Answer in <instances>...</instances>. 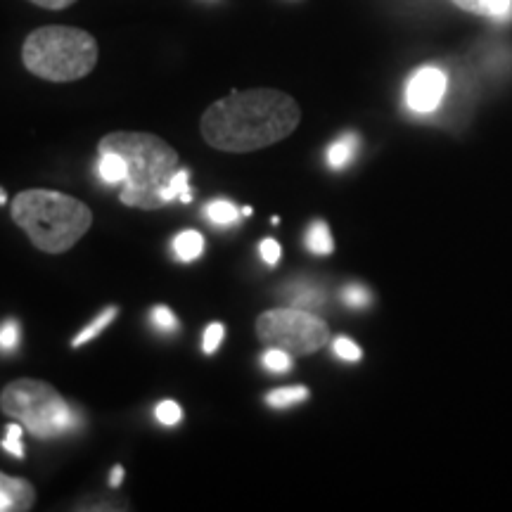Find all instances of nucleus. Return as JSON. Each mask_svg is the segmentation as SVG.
<instances>
[{"instance_id": "obj_22", "label": "nucleus", "mask_w": 512, "mask_h": 512, "mask_svg": "<svg viewBox=\"0 0 512 512\" xmlns=\"http://www.w3.org/2000/svg\"><path fill=\"white\" fill-rule=\"evenodd\" d=\"M155 415H157V420L162 422V425L174 427V425H178V422L183 420V408L178 406L176 401H162V403H159V406H157Z\"/></svg>"}, {"instance_id": "obj_1", "label": "nucleus", "mask_w": 512, "mask_h": 512, "mask_svg": "<svg viewBox=\"0 0 512 512\" xmlns=\"http://www.w3.org/2000/svg\"><path fill=\"white\" fill-rule=\"evenodd\" d=\"M302 110L292 95L275 88L233 91L202 114V138L221 152H254L280 143L299 126Z\"/></svg>"}, {"instance_id": "obj_19", "label": "nucleus", "mask_w": 512, "mask_h": 512, "mask_svg": "<svg viewBox=\"0 0 512 512\" xmlns=\"http://www.w3.org/2000/svg\"><path fill=\"white\" fill-rule=\"evenodd\" d=\"M261 366H264L268 373H287L292 368V354H287L285 349L268 347V351L261 356Z\"/></svg>"}, {"instance_id": "obj_23", "label": "nucleus", "mask_w": 512, "mask_h": 512, "mask_svg": "<svg viewBox=\"0 0 512 512\" xmlns=\"http://www.w3.org/2000/svg\"><path fill=\"white\" fill-rule=\"evenodd\" d=\"M342 299L351 309H363V306L370 304V292L361 285H349L342 290Z\"/></svg>"}, {"instance_id": "obj_29", "label": "nucleus", "mask_w": 512, "mask_h": 512, "mask_svg": "<svg viewBox=\"0 0 512 512\" xmlns=\"http://www.w3.org/2000/svg\"><path fill=\"white\" fill-rule=\"evenodd\" d=\"M121 479H124V467H114L112 470V477H110V484L112 486H119L121 484Z\"/></svg>"}, {"instance_id": "obj_2", "label": "nucleus", "mask_w": 512, "mask_h": 512, "mask_svg": "<svg viewBox=\"0 0 512 512\" xmlns=\"http://www.w3.org/2000/svg\"><path fill=\"white\" fill-rule=\"evenodd\" d=\"M98 152H117L126 162L128 176L121 183L119 200L126 207L155 211L166 207L162 192L178 171V152L152 133L117 131L100 140Z\"/></svg>"}, {"instance_id": "obj_17", "label": "nucleus", "mask_w": 512, "mask_h": 512, "mask_svg": "<svg viewBox=\"0 0 512 512\" xmlns=\"http://www.w3.org/2000/svg\"><path fill=\"white\" fill-rule=\"evenodd\" d=\"M306 399H309V389L306 387H280L273 389L271 394H266V403L271 408H287Z\"/></svg>"}, {"instance_id": "obj_8", "label": "nucleus", "mask_w": 512, "mask_h": 512, "mask_svg": "<svg viewBox=\"0 0 512 512\" xmlns=\"http://www.w3.org/2000/svg\"><path fill=\"white\" fill-rule=\"evenodd\" d=\"M36 503V489L27 479L0 472V512H27Z\"/></svg>"}, {"instance_id": "obj_20", "label": "nucleus", "mask_w": 512, "mask_h": 512, "mask_svg": "<svg viewBox=\"0 0 512 512\" xmlns=\"http://www.w3.org/2000/svg\"><path fill=\"white\" fill-rule=\"evenodd\" d=\"M22 434H24V425H19L17 420H12L10 425H8V430H5V439H3V446L5 451L10 453V456H15V458H19L22 460L24 458V444H22Z\"/></svg>"}, {"instance_id": "obj_3", "label": "nucleus", "mask_w": 512, "mask_h": 512, "mask_svg": "<svg viewBox=\"0 0 512 512\" xmlns=\"http://www.w3.org/2000/svg\"><path fill=\"white\" fill-rule=\"evenodd\" d=\"M12 221L46 254L69 252L93 226V211L55 190H24L12 200Z\"/></svg>"}, {"instance_id": "obj_13", "label": "nucleus", "mask_w": 512, "mask_h": 512, "mask_svg": "<svg viewBox=\"0 0 512 512\" xmlns=\"http://www.w3.org/2000/svg\"><path fill=\"white\" fill-rule=\"evenodd\" d=\"M204 252V238L197 230H185L174 238V254L178 261H195Z\"/></svg>"}, {"instance_id": "obj_12", "label": "nucleus", "mask_w": 512, "mask_h": 512, "mask_svg": "<svg viewBox=\"0 0 512 512\" xmlns=\"http://www.w3.org/2000/svg\"><path fill=\"white\" fill-rule=\"evenodd\" d=\"M98 176H100L102 183H110V185L124 183L126 176H128L126 162L117 155V152H100Z\"/></svg>"}, {"instance_id": "obj_7", "label": "nucleus", "mask_w": 512, "mask_h": 512, "mask_svg": "<svg viewBox=\"0 0 512 512\" xmlns=\"http://www.w3.org/2000/svg\"><path fill=\"white\" fill-rule=\"evenodd\" d=\"M446 74L437 67H422L411 76L406 88V102L413 112L430 114L437 110L446 95Z\"/></svg>"}, {"instance_id": "obj_6", "label": "nucleus", "mask_w": 512, "mask_h": 512, "mask_svg": "<svg viewBox=\"0 0 512 512\" xmlns=\"http://www.w3.org/2000/svg\"><path fill=\"white\" fill-rule=\"evenodd\" d=\"M256 337L266 347L285 349L292 356H309L330 342V328L313 311L285 306L264 311L256 318Z\"/></svg>"}, {"instance_id": "obj_9", "label": "nucleus", "mask_w": 512, "mask_h": 512, "mask_svg": "<svg viewBox=\"0 0 512 512\" xmlns=\"http://www.w3.org/2000/svg\"><path fill=\"white\" fill-rule=\"evenodd\" d=\"M280 297H283V302L294 306V309H304V311H318L320 306L325 304V292L313 283L287 285L285 290L280 292Z\"/></svg>"}, {"instance_id": "obj_14", "label": "nucleus", "mask_w": 512, "mask_h": 512, "mask_svg": "<svg viewBox=\"0 0 512 512\" xmlns=\"http://www.w3.org/2000/svg\"><path fill=\"white\" fill-rule=\"evenodd\" d=\"M306 247L313 254H330L335 249V242H332L330 228L325 221H313L309 230H306Z\"/></svg>"}, {"instance_id": "obj_5", "label": "nucleus", "mask_w": 512, "mask_h": 512, "mask_svg": "<svg viewBox=\"0 0 512 512\" xmlns=\"http://www.w3.org/2000/svg\"><path fill=\"white\" fill-rule=\"evenodd\" d=\"M0 411L24 425L31 437L43 441L62 437L79 425L72 406L62 399L53 384L31 377H19L5 384L0 392Z\"/></svg>"}, {"instance_id": "obj_21", "label": "nucleus", "mask_w": 512, "mask_h": 512, "mask_svg": "<svg viewBox=\"0 0 512 512\" xmlns=\"http://www.w3.org/2000/svg\"><path fill=\"white\" fill-rule=\"evenodd\" d=\"M150 320L157 330L162 332H176L178 330V318L174 316V311L166 309V306H155L150 311Z\"/></svg>"}, {"instance_id": "obj_25", "label": "nucleus", "mask_w": 512, "mask_h": 512, "mask_svg": "<svg viewBox=\"0 0 512 512\" xmlns=\"http://www.w3.org/2000/svg\"><path fill=\"white\" fill-rule=\"evenodd\" d=\"M223 337H226V328H223L221 323H211L209 328L204 330V337H202L204 354H214V351L221 347Z\"/></svg>"}, {"instance_id": "obj_11", "label": "nucleus", "mask_w": 512, "mask_h": 512, "mask_svg": "<svg viewBox=\"0 0 512 512\" xmlns=\"http://www.w3.org/2000/svg\"><path fill=\"white\" fill-rule=\"evenodd\" d=\"M358 152V136H354V133H347V136L337 138L335 143H332L328 147V164L330 169H344V166H349L351 162H354Z\"/></svg>"}, {"instance_id": "obj_30", "label": "nucleus", "mask_w": 512, "mask_h": 512, "mask_svg": "<svg viewBox=\"0 0 512 512\" xmlns=\"http://www.w3.org/2000/svg\"><path fill=\"white\" fill-rule=\"evenodd\" d=\"M5 202H8V197H5V192L0 190V204H5Z\"/></svg>"}, {"instance_id": "obj_18", "label": "nucleus", "mask_w": 512, "mask_h": 512, "mask_svg": "<svg viewBox=\"0 0 512 512\" xmlns=\"http://www.w3.org/2000/svg\"><path fill=\"white\" fill-rule=\"evenodd\" d=\"M117 313H119V311H117V309H114V306H112V309H105V311H102V313H100V316H98V318H95L91 325H86V328H83V330L79 332V335H76V337H74L72 347H74V349H79V347H83V344H88V342H91V339H95V337H98V335H100V332H102V330H105V328H107V325H110L114 318H117Z\"/></svg>"}, {"instance_id": "obj_28", "label": "nucleus", "mask_w": 512, "mask_h": 512, "mask_svg": "<svg viewBox=\"0 0 512 512\" xmlns=\"http://www.w3.org/2000/svg\"><path fill=\"white\" fill-rule=\"evenodd\" d=\"M29 3H34L43 10H64L69 8V5H74L76 0H29Z\"/></svg>"}, {"instance_id": "obj_4", "label": "nucleus", "mask_w": 512, "mask_h": 512, "mask_svg": "<svg viewBox=\"0 0 512 512\" xmlns=\"http://www.w3.org/2000/svg\"><path fill=\"white\" fill-rule=\"evenodd\" d=\"M22 62L43 81H79L98 64V41L76 27H41L24 41Z\"/></svg>"}, {"instance_id": "obj_10", "label": "nucleus", "mask_w": 512, "mask_h": 512, "mask_svg": "<svg viewBox=\"0 0 512 512\" xmlns=\"http://www.w3.org/2000/svg\"><path fill=\"white\" fill-rule=\"evenodd\" d=\"M453 5H458L465 12H472V15L496 19L508 17L512 10V0H453Z\"/></svg>"}, {"instance_id": "obj_16", "label": "nucleus", "mask_w": 512, "mask_h": 512, "mask_svg": "<svg viewBox=\"0 0 512 512\" xmlns=\"http://www.w3.org/2000/svg\"><path fill=\"white\" fill-rule=\"evenodd\" d=\"M204 214H207V219L214 223V226H233V223L240 219V209L228 200L209 202L207 207H204Z\"/></svg>"}, {"instance_id": "obj_15", "label": "nucleus", "mask_w": 512, "mask_h": 512, "mask_svg": "<svg viewBox=\"0 0 512 512\" xmlns=\"http://www.w3.org/2000/svg\"><path fill=\"white\" fill-rule=\"evenodd\" d=\"M162 197H164V204H169V202H174V200L183 202V204L192 202L190 171L188 169H178L176 174H174V178H171V183L164 188Z\"/></svg>"}, {"instance_id": "obj_24", "label": "nucleus", "mask_w": 512, "mask_h": 512, "mask_svg": "<svg viewBox=\"0 0 512 512\" xmlns=\"http://www.w3.org/2000/svg\"><path fill=\"white\" fill-rule=\"evenodd\" d=\"M332 349H335V354L342 358V361H349V363L361 361V356H363L361 347H358L356 342H351V339H347V337H337L335 344H332Z\"/></svg>"}, {"instance_id": "obj_27", "label": "nucleus", "mask_w": 512, "mask_h": 512, "mask_svg": "<svg viewBox=\"0 0 512 512\" xmlns=\"http://www.w3.org/2000/svg\"><path fill=\"white\" fill-rule=\"evenodd\" d=\"M261 256H264V261L268 266H278L280 264V254H283V247L278 245V242L266 238L264 242H261Z\"/></svg>"}, {"instance_id": "obj_26", "label": "nucleus", "mask_w": 512, "mask_h": 512, "mask_svg": "<svg viewBox=\"0 0 512 512\" xmlns=\"http://www.w3.org/2000/svg\"><path fill=\"white\" fill-rule=\"evenodd\" d=\"M19 344V325L17 320H5L0 325V351H15Z\"/></svg>"}]
</instances>
